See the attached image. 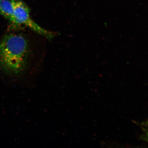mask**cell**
<instances>
[{
  "instance_id": "6da1fadb",
  "label": "cell",
  "mask_w": 148,
  "mask_h": 148,
  "mask_svg": "<svg viewBox=\"0 0 148 148\" xmlns=\"http://www.w3.org/2000/svg\"><path fill=\"white\" fill-rule=\"evenodd\" d=\"M31 54L29 40L23 35H6L0 41V71L17 76L27 70Z\"/></svg>"
},
{
  "instance_id": "3957f363",
  "label": "cell",
  "mask_w": 148,
  "mask_h": 148,
  "mask_svg": "<svg viewBox=\"0 0 148 148\" xmlns=\"http://www.w3.org/2000/svg\"><path fill=\"white\" fill-rule=\"evenodd\" d=\"M0 14L11 23L16 25L14 8L11 0H0Z\"/></svg>"
},
{
  "instance_id": "277c9868",
  "label": "cell",
  "mask_w": 148,
  "mask_h": 148,
  "mask_svg": "<svg viewBox=\"0 0 148 148\" xmlns=\"http://www.w3.org/2000/svg\"><path fill=\"white\" fill-rule=\"evenodd\" d=\"M142 139L148 143V132H146V134L143 135Z\"/></svg>"
},
{
  "instance_id": "7a4b0ae2",
  "label": "cell",
  "mask_w": 148,
  "mask_h": 148,
  "mask_svg": "<svg viewBox=\"0 0 148 148\" xmlns=\"http://www.w3.org/2000/svg\"><path fill=\"white\" fill-rule=\"evenodd\" d=\"M14 10L16 25L23 24L39 34L51 40L56 36V34L48 31L40 27L35 22L30 15V9L28 6L21 0H11Z\"/></svg>"
}]
</instances>
